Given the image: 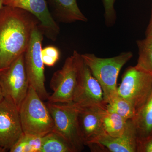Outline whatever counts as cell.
Here are the masks:
<instances>
[{"label": "cell", "mask_w": 152, "mask_h": 152, "mask_svg": "<svg viewBox=\"0 0 152 152\" xmlns=\"http://www.w3.org/2000/svg\"><path fill=\"white\" fill-rule=\"evenodd\" d=\"M38 25L37 20L26 11L3 6L0 11V72L24 53Z\"/></svg>", "instance_id": "6da1fadb"}, {"label": "cell", "mask_w": 152, "mask_h": 152, "mask_svg": "<svg viewBox=\"0 0 152 152\" xmlns=\"http://www.w3.org/2000/svg\"><path fill=\"white\" fill-rule=\"evenodd\" d=\"M85 64L96 79L103 91L106 104L118 95L117 80L123 67L133 56L132 52H124L110 58H101L92 53L81 54Z\"/></svg>", "instance_id": "7a4b0ae2"}, {"label": "cell", "mask_w": 152, "mask_h": 152, "mask_svg": "<svg viewBox=\"0 0 152 152\" xmlns=\"http://www.w3.org/2000/svg\"><path fill=\"white\" fill-rule=\"evenodd\" d=\"M43 101L30 85L19 110L24 134L42 137L53 130V121Z\"/></svg>", "instance_id": "3957f363"}, {"label": "cell", "mask_w": 152, "mask_h": 152, "mask_svg": "<svg viewBox=\"0 0 152 152\" xmlns=\"http://www.w3.org/2000/svg\"><path fill=\"white\" fill-rule=\"evenodd\" d=\"M54 123L53 130L70 145L75 152H81L84 147L78 123V108L72 103L46 104Z\"/></svg>", "instance_id": "277c9868"}, {"label": "cell", "mask_w": 152, "mask_h": 152, "mask_svg": "<svg viewBox=\"0 0 152 152\" xmlns=\"http://www.w3.org/2000/svg\"><path fill=\"white\" fill-rule=\"evenodd\" d=\"M81 54L74 51L67 58L62 68L55 72L50 82L53 93L49 95L48 100L55 103H70L73 97L78 78L79 64Z\"/></svg>", "instance_id": "5b68a950"}, {"label": "cell", "mask_w": 152, "mask_h": 152, "mask_svg": "<svg viewBox=\"0 0 152 152\" xmlns=\"http://www.w3.org/2000/svg\"><path fill=\"white\" fill-rule=\"evenodd\" d=\"M43 36L38 26H36L24 53V62L30 86L44 101L48 100L49 95L45 86V65L42 57Z\"/></svg>", "instance_id": "8992f818"}, {"label": "cell", "mask_w": 152, "mask_h": 152, "mask_svg": "<svg viewBox=\"0 0 152 152\" xmlns=\"http://www.w3.org/2000/svg\"><path fill=\"white\" fill-rule=\"evenodd\" d=\"M152 91V74L135 66L126 69L117 93L129 102L137 112L145 102Z\"/></svg>", "instance_id": "52a82bcc"}, {"label": "cell", "mask_w": 152, "mask_h": 152, "mask_svg": "<svg viewBox=\"0 0 152 152\" xmlns=\"http://www.w3.org/2000/svg\"><path fill=\"white\" fill-rule=\"evenodd\" d=\"M0 86L4 98L10 99L19 110L30 87L25 68L24 53L0 72Z\"/></svg>", "instance_id": "ba28073f"}, {"label": "cell", "mask_w": 152, "mask_h": 152, "mask_svg": "<svg viewBox=\"0 0 152 152\" xmlns=\"http://www.w3.org/2000/svg\"><path fill=\"white\" fill-rule=\"evenodd\" d=\"M72 103L79 107H99L106 109L102 89L81 55L77 83Z\"/></svg>", "instance_id": "9c48e42d"}, {"label": "cell", "mask_w": 152, "mask_h": 152, "mask_svg": "<svg viewBox=\"0 0 152 152\" xmlns=\"http://www.w3.org/2000/svg\"><path fill=\"white\" fill-rule=\"evenodd\" d=\"M23 134L18 109L4 98L0 102V152L10 151Z\"/></svg>", "instance_id": "30bf717a"}, {"label": "cell", "mask_w": 152, "mask_h": 152, "mask_svg": "<svg viewBox=\"0 0 152 152\" xmlns=\"http://www.w3.org/2000/svg\"><path fill=\"white\" fill-rule=\"evenodd\" d=\"M4 5L26 11L37 20L39 26L44 36L56 41L60 29L53 17L46 0H4Z\"/></svg>", "instance_id": "8fae6325"}, {"label": "cell", "mask_w": 152, "mask_h": 152, "mask_svg": "<svg viewBox=\"0 0 152 152\" xmlns=\"http://www.w3.org/2000/svg\"><path fill=\"white\" fill-rule=\"evenodd\" d=\"M137 137L132 120H128L122 135L112 137L105 134L95 142L88 145L91 152H137Z\"/></svg>", "instance_id": "7c38bea8"}, {"label": "cell", "mask_w": 152, "mask_h": 152, "mask_svg": "<svg viewBox=\"0 0 152 152\" xmlns=\"http://www.w3.org/2000/svg\"><path fill=\"white\" fill-rule=\"evenodd\" d=\"M77 107L80 132L85 145L88 146L105 134L102 120L106 109L99 107Z\"/></svg>", "instance_id": "4fadbf2b"}, {"label": "cell", "mask_w": 152, "mask_h": 152, "mask_svg": "<svg viewBox=\"0 0 152 152\" xmlns=\"http://www.w3.org/2000/svg\"><path fill=\"white\" fill-rule=\"evenodd\" d=\"M55 16L60 22L72 23L86 22L88 19L82 13L77 0H48Z\"/></svg>", "instance_id": "5bb4252c"}, {"label": "cell", "mask_w": 152, "mask_h": 152, "mask_svg": "<svg viewBox=\"0 0 152 152\" xmlns=\"http://www.w3.org/2000/svg\"><path fill=\"white\" fill-rule=\"evenodd\" d=\"M132 121L137 141L152 135V91L145 102L137 111Z\"/></svg>", "instance_id": "9a60e30c"}, {"label": "cell", "mask_w": 152, "mask_h": 152, "mask_svg": "<svg viewBox=\"0 0 152 152\" xmlns=\"http://www.w3.org/2000/svg\"><path fill=\"white\" fill-rule=\"evenodd\" d=\"M102 126L105 134L112 137H118L124 132L128 120L115 113L105 111L102 117Z\"/></svg>", "instance_id": "2e32d148"}, {"label": "cell", "mask_w": 152, "mask_h": 152, "mask_svg": "<svg viewBox=\"0 0 152 152\" xmlns=\"http://www.w3.org/2000/svg\"><path fill=\"white\" fill-rule=\"evenodd\" d=\"M40 152H75L72 147L59 134L52 131L42 137Z\"/></svg>", "instance_id": "e0dca14e"}, {"label": "cell", "mask_w": 152, "mask_h": 152, "mask_svg": "<svg viewBox=\"0 0 152 152\" xmlns=\"http://www.w3.org/2000/svg\"><path fill=\"white\" fill-rule=\"evenodd\" d=\"M138 49L137 67L152 75V37L137 41Z\"/></svg>", "instance_id": "ac0fdd59"}, {"label": "cell", "mask_w": 152, "mask_h": 152, "mask_svg": "<svg viewBox=\"0 0 152 152\" xmlns=\"http://www.w3.org/2000/svg\"><path fill=\"white\" fill-rule=\"evenodd\" d=\"M106 110L107 111L116 113L126 120H133L137 113L129 102L118 94L107 104Z\"/></svg>", "instance_id": "d6986e66"}, {"label": "cell", "mask_w": 152, "mask_h": 152, "mask_svg": "<svg viewBox=\"0 0 152 152\" xmlns=\"http://www.w3.org/2000/svg\"><path fill=\"white\" fill-rule=\"evenodd\" d=\"M60 56L59 50L54 46H48L42 49V59L45 66H54L59 60Z\"/></svg>", "instance_id": "ffe728a7"}, {"label": "cell", "mask_w": 152, "mask_h": 152, "mask_svg": "<svg viewBox=\"0 0 152 152\" xmlns=\"http://www.w3.org/2000/svg\"><path fill=\"white\" fill-rule=\"evenodd\" d=\"M104 10L105 22L107 26L110 27L115 24L116 19V14L115 10V0H102Z\"/></svg>", "instance_id": "44dd1931"}, {"label": "cell", "mask_w": 152, "mask_h": 152, "mask_svg": "<svg viewBox=\"0 0 152 152\" xmlns=\"http://www.w3.org/2000/svg\"><path fill=\"white\" fill-rule=\"evenodd\" d=\"M24 137L31 152H40L42 143V137L24 134Z\"/></svg>", "instance_id": "7402d4cb"}, {"label": "cell", "mask_w": 152, "mask_h": 152, "mask_svg": "<svg viewBox=\"0 0 152 152\" xmlns=\"http://www.w3.org/2000/svg\"><path fill=\"white\" fill-rule=\"evenodd\" d=\"M137 152H152V135L137 141Z\"/></svg>", "instance_id": "603a6c76"}, {"label": "cell", "mask_w": 152, "mask_h": 152, "mask_svg": "<svg viewBox=\"0 0 152 152\" xmlns=\"http://www.w3.org/2000/svg\"><path fill=\"white\" fill-rule=\"evenodd\" d=\"M152 37V6L151 18L145 31V37Z\"/></svg>", "instance_id": "cb8c5ba5"}, {"label": "cell", "mask_w": 152, "mask_h": 152, "mask_svg": "<svg viewBox=\"0 0 152 152\" xmlns=\"http://www.w3.org/2000/svg\"><path fill=\"white\" fill-rule=\"evenodd\" d=\"M4 99V95H3L2 91L1 88L0 86V102L3 100Z\"/></svg>", "instance_id": "d4e9b609"}, {"label": "cell", "mask_w": 152, "mask_h": 152, "mask_svg": "<svg viewBox=\"0 0 152 152\" xmlns=\"http://www.w3.org/2000/svg\"><path fill=\"white\" fill-rule=\"evenodd\" d=\"M4 6V0H0V11Z\"/></svg>", "instance_id": "484cf974"}]
</instances>
